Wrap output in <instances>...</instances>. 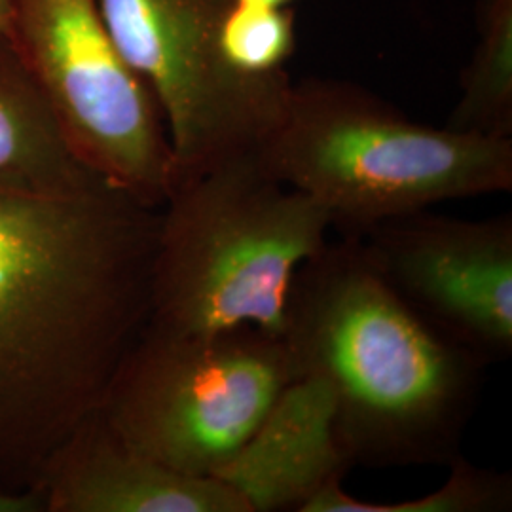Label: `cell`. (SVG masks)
<instances>
[{
  "label": "cell",
  "instance_id": "obj_1",
  "mask_svg": "<svg viewBox=\"0 0 512 512\" xmlns=\"http://www.w3.org/2000/svg\"><path fill=\"white\" fill-rule=\"evenodd\" d=\"M160 209L0 190V488L38 490L147 327Z\"/></svg>",
  "mask_w": 512,
  "mask_h": 512
},
{
  "label": "cell",
  "instance_id": "obj_2",
  "mask_svg": "<svg viewBox=\"0 0 512 512\" xmlns=\"http://www.w3.org/2000/svg\"><path fill=\"white\" fill-rule=\"evenodd\" d=\"M283 342L294 378L329 387L334 431L363 467L450 465L484 370L408 308L361 241L327 243L294 277Z\"/></svg>",
  "mask_w": 512,
  "mask_h": 512
},
{
  "label": "cell",
  "instance_id": "obj_3",
  "mask_svg": "<svg viewBox=\"0 0 512 512\" xmlns=\"http://www.w3.org/2000/svg\"><path fill=\"white\" fill-rule=\"evenodd\" d=\"M256 160L342 238L433 205L512 190V139L433 128L359 84L293 82Z\"/></svg>",
  "mask_w": 512,
  "mask_h": 512
},
{
  "label": "cell",
  "instance_id": "obj_4",
  "mask_svg": "<svg viewBox=\"0 0 512 512\" xmlns=\"http://www.w3.org/2000/svg\"><path fill=\"white\" fill-rule=\"evenodd\" d=\"M329 215L255 154L177 184L160 209L148 323L183 334L255 329L283 338L300 266Z\"/></svg>",
  "mask_w": 512,
  "mask_h": 512
},
{
  "label": "cell",
  "instance_id": "obj_5",
  "mask_svg": "<svg viewBox=\"0 0 512 512\" xmlns=\"http://www.w3.org/2000/svg\"><path fill=\"white\" fill-rule=\"evenodd\" d=\"M293 380L279 336L255 327L183 334L147 323L116 366L99 412L148 458L213 478Z\"/></svg>",
  "mask_w": 512,
  "mask_h": 512
},
{
  "label": "cell",
  "instance_id": "obj_6",
  "mask_svg": "<svg viewBox=\"0 0 512 512\" xmlns=\"http://www.w3.org/2000/svg\"><path fill=\"white\" fill-rule=\"evenodd\" d=\"M8 38L78 160L162 209L175 184L164 114L120 54L99 0H10Z\"/></svg>",
  "mask_w": 512,
  "mask_h": 512
},
{
  "label": "cell",
  "instance_id": "obj_7",
  "mask_svg": "<svg viewBox=\"0 0 512 512\" xmlns=\"http://www.w3.org/2000/svg\"><path fill=\"white\" fill-rule=\"evenodd\" d=\"M232 2L99 0L120 54L164 114L175 164L173 188L256 154L293 86L289 73L255 78L226 63L220 23Z\"/></svg>",
  "mask_w": 512,
  "mask_h": 512
},
{
  "label": "cell",
  "instance_id": "obj_8",
  "mask_svg": "<svg viewBox=\"0 0 512 512\" xmlns=\"http://www.w3.org/2000/svg\"><path fill=\"white\" fill-rule=\"evenodd\" d=\"M408 308L484 366L512 353V215L459 219L429 209L359 236Z\"/></svg>",
  "mask_w": 512,
  "mask_h": 512
},
{
  "label": "cell",
  "instance_id": "obj_9",
  "mask_svg": "<svg viewBox=\"0 0 512 512\" xmlns=\"http://www.w3.org/2000/svg\"><path fill=\"white\" fill-rule=\"evenodd\" d=\"M38 490L44 512H249L219 480L184 475L129 446L99 408L55 452Z\"/></svg>",
  "mask_w": 512,
  "mask_h": 512
},
{
  "label": "cell",
  "instance_id": "obj_10",
  "mask_svg": "<svg viewBox=\"0 0 512 512\" xmlns=\"http://www.w3.org/2000/svg\"><path fill=\"white\" fill-rule=\"evenodd\" d=\"M353 463L334 431L329 387L294 378L253 435L213 475L249 512H304L319 492L344 482Z\"/></svg>",
  "mask_w": 512,
  "mask_h": 512
},
{
  "label": "cell",
  "instance_id": "obj_11",
  "mask_svg": "<svg viewBox=\"0 0 512 512\" xmlns=\"http://www.w3.org/2000/svg\"><path fill=\"white\" fill-rule=\"evenodd\" d=\"M103 181L78 160L35 76L0 37V190L61 196Z\"/></svg>",
  "mask_w": 512,
  "mask_h": 512
},
{
  "label": "cell",
  "instance_id": "obj_12",
  "mask_svg": "<svg viewBox=\"0 0 512 512\" xmlns=\"http://www.w3.org/2000/svg\"><path fill=\"white\" fill-rule=\"evenodd\" d=\"M475 50L446 126L512 139V0H476Z\"/></svg>",
  "mask_w": 512,
  "mask_h": 512
},
{
  "label": "cell",
  "instance_id": "obj_13",
  "mask_svg": "<svg viewBox=\"0 0 512 512\" xmlns=\"http://www.w3.org/2000/svg\"><path fill=\"white\" fill-rule=\"evenodd\" d=\"M439 490L416 499L374 503L353 497L344 482H334L315 495L304 512H505L512 509V476L484 469L458 456Z\"/></svg>",
  "mask_w": 512,
  "mask_h": 512
},
{
  "label": "cell",
  "instance_id": "obj_14",
  "mask_svg": "<svg viewBox=\"0 0 512 512\" xmlns=\"http://www.w3.org/2000/svg\"><path fill=\"white\" fill-rule=\"evenodd\" d=\"M220 50L236 73L255 78L287 73L296 50L293 10L234 0L220 23Z\"/></svg>",
  "mask_w": 512,
  "mask_h": 512
},
{
  "label": "cell",
  "instance_id": "obj_15",
  "mask_svg": "<svg viewBox=\"0 0 512 512\" xmlns=\"http://www.w3.org/2000/svg\"><path fill=\"white\" fill-rule=\"evenodd\" d=\"M0 512H44L40 490L0 488Z\"/></svg>",
  "mask_w": 512,
  "mask_h": 512
},
{
  "label": "cell",
  "instance_id": "obj_16",
  "mask_svg": "<svg viewBox=\"0 0 512 512\" xmlns=\"http://www.w3.org/2000/svg\"><path fill=\"white\" fill-rule=\"evenodd\" d=\"M236 2L262 6V8H291L294 2H298V0H236Z\"/></svg>",
  "mask_w": 512,
  "mask_h": 512
},
{
  "label": "cell",
  "instance_id": "obj_17",
  "mask_svg": "<svg viewBox=\"0 0 512 512\" xmlns=\"http://www.w3.org/2000/svg\"><path fill=\"white\" fill-rule=\"evenodd\" d=\"M10 27V0H0V37H8Z\"/></svg>",
  "mask_w": 512,
  "mask_h": 512
}]
</instances>
